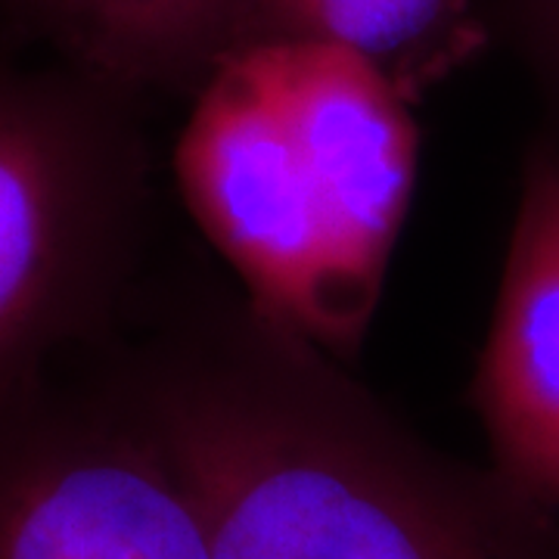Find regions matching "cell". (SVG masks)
Returning a JSON list of instances; mask_svg holds the SVG:
<instances>
[{"label":"cell","mask_w":559,"mask_h":559,"mask_svg":"<svg viewBox=\"0 0 559 559\" xmlns=\"http://www.w3.org/2000/svg\"><path fill=\"white\" fill-rule=\"evenodd\" d=\"M473 395L495 469L528 498L559 510L557 143H538L525 159L520 212Z\"/></svg>","instance_id":"obj_5"},{"label":"cell","mask_w":559,"mask_h":559,"mask_svg":"<svg viewBox=\"0 0 559 559\" xmlns=\"http://www.w3.org/2000/svg\"><path fill=\"white\" fill-rule=\"evenodd\" d=\"M97 91L0 72V404L128 271L146 171Z\"/></svg>","instance_id":"obj_3"},{"label":"cell","mask_w":559,"mask_h":559,"mask_svg":"<svg viewBox=\"0 0 559 559\" xmlns=\"http://www.w3.org/2000/svg\"><path fill=\"white\" fill-rule=\"evenodd\" d=\"M540 10H544V28H547V38H550L554 50L559 53V0H540Z\"/></svg>","instance_id":"obj_8"},{"label":"cell","mask_w":559,"mask_h":559,"mask_svg":"<svg viewBox=\"0 0 559 559\" xmlns=\"http://www.w3.org/2000/svg\"><path fill=\"white\" fill-rule=\"evenodd\" d=\"M299 28L293 35L345 44L382 57L414 44L439 20L444 0H283Z\"/></svg>","instance_id":"obj_7"},{"label":"cell","mask_w":559,"mask_h":559,"mask_svg":"<svg viewBox=\"0 0 559 559\" xmlns=\"http://www.w3.org/2000/svg\"><path fill=\"white\" fill-rule=\"evenodd\" d=\"M0 559H215L156 441L100 399L0 404Z\"/></svg>","instance_id":"obj_4"},{"label":"cell","mask_w":559,"mask_h":559,"mask_svg":"<svg viewBox=\"0 0 559 559\" xmlns=\"http://www.w3.org/2000/svg\"><path fill=\"white\" fill-rule=\"evenodd\" d=\"M109 399L215 559H559L550 507L419 441L252 305L162 342Z\"/></svg>","instance_id":"obj_1"},{"label":"cell","mask_w":559,"mask_h":559,"mask_svg":"<svg viewBox=\"0 0 559 559\" xmlns=\"http://www.w3.org/2000/svg\"><path fill=\"white\" fill-rule=\"evenodd\" d=\"M106 87L190 79L224 57L246 0H25Z\"/></svg>","instance_id":"obj_6"},{"label":"cell","mask_w":559,"mask_h":559,"mask_svg":"<svg viewBox=\"0 0 559 559\" xmlns=\"http://www.w3.org/2000/svg\"><path fill=\"white\" fill-rule=\"evenodd\" d=\"M419 138L373 57L308 35L230 47L175 150L187 209L249 305L326 355L364 340L417 180Z\"/></svg>","instance_id":"obj_2"}]
</instances>
